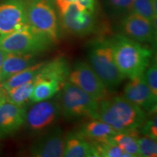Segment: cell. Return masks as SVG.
<instances>
[{
  "label": "cell",
  "instance_id": "obj_6",
  "mask_svg": "<svg viewBox=\"0 0 157 157\" xmlns=\"http://www.w3.org/2000/svg\"><path fill=\"white\" fill-rule=\"evenodd\" d=\"M26 18L31 28L54 43L59 40V20L54 0H27Z\"/></svg>",
  "mask_w": 157,
  "mask_h": 157
},
{
  "label": "cell",
  "instance_id": "obj_3",
  "mask_svg": "<svg viewBox=\"0 0 157 157\" xmlns=\"http://www.w3.org/2000/svg\"><path fill=\"white\" fill-rule=\"evenodd\" d=\"M88 61L109 92L117 89L125 78L115 63L109 38L98 39L90 43Z\"/></svg>",
  "mask_w": 157,
  "mask_h": 157
},
{
  "label": "cell",
  "instance_id": "obj_23",
  "mask_svg": "<svg viewBox=\"0 0 157 157\" xmlns=\"http://www.w3.org/2000/svg\"><path fill=\"white\" fill-rule=\"evenodd\" d=\"M34 79L5 91L6 101L17 105H25L26 103L30 101Z\"/></svg>",
  "mask_w": 157,
  "mask_h": 157
},
{
  "label": "cell",
  "instance_id": "obj_13",
  "mask_svg": "<svg viewBox=\"0 0 157 157\" xmlns=\"http://www.w3.org/2000/svg\"><path fill=\"white\" fill-rule=\"evenodd\" d=\"M63 132L59 127L50 129L43 133L32 143L29 152L35 157H60L63 156L65 147Z\"/></svg>",
  "mask_w": 157,
  "mask_h": 157
},
{
  "label": "cell",
  "instance_id": "obj_21",
  "mask_svg": "<svg viewBox=\"0 0 157 157\" xmlns=\"http://www.w3.org/2000/svg\"><path fill=\"white\" fill-rule=\"evenodd\" d=\"M138 137L137 131L135 129L128 132H117L111 139L124 152L127 153L131 157H138Z\"/></svg>",
  "mask_w": 157,
  "mask_h": 157
},
{
  "label": "cell",
  "instance_id": "obj_4",
  "mask_svg": "<svg viewBox=\"0 0 157 157\" xmlns=\"http://www.w3.org/2000/svg\"><path fill=\"white\" fill-rule=\"evenodd\" d=\"M59 102L61 115L66 120L98 117V103L79 87L67 81L61 89Z\"/></svg>",
  "mask_w": 157,
  "mask_h": 157
},
{
  "label": "cell",
  "instance_id": "obj_9",
  "mask_svg": "<svg viewBox=\"0 0 157 157\" xmlns=\"http://www.w3.org/2000/svg\"><path fill=\"white\" fill-rule=\"evenodd\" d=\"M60 115L59 102L50 99L37 102L26 111L24 125L29 132L39 134L53 124Z\"/></svg>",
  "mask_w": 157,
  "mask_h": 157
},
{
  "label": "cell",
  "instance_id": "obj_1",
  "mask_svg": "<svg viewBox=\"0 0 157 157\" xmlns=\"http://www.w3.org/2000/svg\"><path fill=\"white\" fill-rule=\"evenodd\" d=\"M109 39L115 63L124 78L143 74L153 58L152 50L121 34Z\"/></svg>",
  "mask_w": 157,
  "mask_h": 157
},
{
  "label": "cell",
  "instance_id": "obj_2",
  "mask_svg": "<svg viewBox=\"0 0 157 157\" xmlns=\"http://www.w3.org/2000/svg\"><path fill=\"white\" fill-rule=\"evenodd\" d=\"M146 117L144 110L124 97L105 98L98 103L97 119L109 124L118 132L137 129Z\"/></svg>",
  "mask_w": 157,
  "mask_h": 157
},
{
  "label": "cell",
  "instance_id": "obj_28",
  "mask_svg": "<svg viewBox=\"0 0 157 157\" xmlns=\"http://www.w3.org/2000/svg\"><path fill=\"white\" fill-rule=\"evenodd\" d=\"M151 116L146 118L142 124L139 127L140 132L143 135L150 137L156 140L157 138V120L156 112L151 113Z\"/></svg>",
  "mask_w": 157,
  "mask_h": 157
},
{
  "label": "cell",
  "instance_id": "obj_20",
  "mask_svg": "<svg viewBox=\"0 0 157 157\" xmlns=\"http://www.w3.org/2000/svg\"><path fill=\"white\" fill-rule=\"evenodd\" d=\"M44 63V62L36 63L32 66H29V67L25 68L18 73L10 76L5 81L2 82L0 84V86L5 91H7V90H10L12 88L17 87V86L27 83V82L34 79Z\"/></svg>",
  "mask_w": 157,
  "mask_h": 157
},
{
  "label": "cell",
  "instance_id": "obj_17",
  "mask_svg": "<svg viewBox=\"0 0 157 157\" xmlns=\"http://www.w3.org/2000/svg\"><path fill=\"white\" fill-rule=\"evenodd\" d=\"M70 71L71 68L68 60L63 57H58L48 63L44 62L37 75L56 80L65 84L67 82Z\"/></svg>",
  "mask_w": 157,
  "mask_h": 157
},
{
  "label": "cell",
  "instance_id": "obj_14",
  "mask_svg": "<svg viewBox=\"0 0 157 157\" xmlns=\"http://www.w3.org/2000/svg\"><path fill=\"white\" fill-rule=\"evenodd\" d=\"M25 105H17L6 101L0 105V138L14 135L24 125Z\"/></svg>",
  "mask_w": 157,
  "mask_h": 157
},
{
  "label": "cell",
  "instance_id": "obj_7",
  "mask_svg": "<svg viewBox=\"0 0 157 157\" xmlns=\"http://www.w3.org/2000/svg\"><path fill=\"white\" fill-rule=\"evenodd\" d=\"M62 28L71 34L87 36L96 28L95 12L90 11L76 2L56 5Z\"/></svg>",
  "mask_w": 157,
  "mask_h": 157
},
{
  "label": "cell",
  "instance_id": "obj_29",
  "mask_svg": "<svg viewBox=\"0 0 157 157\" xmlns=\"http://www.w3.org/2000/svg\"><path fill=\"white\" fill-rule=\"evenodd\" d=\"M6 101V93L5 90L0 86V105Z\"/></svg>",
  "mask_w": 157,
  "mask_h": 157
},
{
  "label": "cell",
  "instance_id": "obj_15",
  "mask_svg": "<svg viewBox=\"0 0 157 157\" xmlns=\"http://www.w3.org/2000/svg\"><path fill=\"white\" fill-rule=\"evenodd\" d=\"M37 56L38 55L5 52L0 69V84L14 74L38 62Z\"/></svg>",
  "mask_w": 157,
  "mask_h": 157
},
{
  "label": "cell",
  "instance_id": "obj_22",
  "mask_svg": "<svg viewBox=\"0 0 157 157\" xmlns=\"http://www.w3.org/2000/svg\"><path fill=\"white\" fill-rule=\"evenodd\" d=\"M93 149L94 156L97 157H131L113 142L112 139L90 142Z\"/></svg>",
  "mask_w": 157,
  "mask_h": 157
},
{
  "label": "cell",
  "instance_id": "obj_24",
  "mask_svg": "<svg viewBox=\"0 0 157 157\" xmlns=\"http://www.w3.org/2000/svg\"><path fill=\"white\" fill-rule=\"evenodd\" d=\"M157 0H135L131 12L146 17L156 27Z\"/></svg>",
  "mask_w": 157,
  "mask_h": 157
},
{
  "label": "cell",
  "instance_id": "obj_16",
  "mask_svg": "<svg viewBox=\"0 0 157 157\" xmlns=\"http://www.w3.org/2000/svg\"><path fill=\"white\" fill-rule=\"evenodd\" d=\"M76 132L89 142H96L111 138L118 132L109 124L100 119H92L82 124Z\"/></svg>",
  "mask_w": 157,
  "mask_h": 157
},
{
  "label": "cell",
  "instance_id": "obj_19",
  "mask_svg": "<svg viewBox=\"0 0 157 157\" xmlns=\"http://www.w3.org/2000/svg\"><path fill=\"white\" fill-rule=\"evenodd\" d=\"M63 156L93 157V146L77 132H69L65 138Z\"/></svg>",
  "mask_w": 157,
  "mask_h": 157
},
{
  "label": "cell",
  "instance_id": "obj_26",
  "mask_svg": "<svg viewBox=\"0 0 157 157\" xmlns=\"http://www.w3.org/2000/svg\"><path fill=\"white\" fill-rule=\"evenodd\" d=\"M139 156L142 157H156L157 156L156 140L151 137L143 135L138 137Z\"/></svg>",
  "mask_w": 157,
  "mask_h": 157
},
{
  "label": "cell",
  "instance_id": "obj_10",
  "mask_svg": "<svg viewBox=\"0 0 157 157\" xmlns=\"http://www.w3.org/2000/svg\"><path fill=\"white\" fill-rule=\"evenodd\" d=\"M27 0H2L0 2V39L28 25Z\"/></svg>",
  "mask_w": 157,
  "mask_h": 157
},
{
  "label": "cell",
  "instance_id": "obj_5",
  "mask_svg": "<svg viewBox=\"0 0 157 157\" xmlns=\"http://www.w3.org/2000/svg\"><path fill=\"white\" fill-rule=\"evenodd\" d=\"M55 43L29 25L0 39V49L5 52L39 55L50 50Z\"/></svg>",
  "mask_w": 157,
  "mask_h": 157
},
{
  "label": "cell",
  "instance_id": "obj_8",
  "mask_svg": "<svg viewBox=\"0 0 157 157\" xmlns=\"http://www.w3.org/2000/svg\"><path fill=\"white\" fill-rule=\"evenodd\" d=\"M68 81L79 87L98 102L107 98L109 95V90L87 62H76L71 70Z\"/></svg>",
  "mask_w": 157,
  "mask_h": 157
},
{
  "label": "cell",
  "instance_id": "obj_12",
  "mask_svg": "<svg viewBox=\"0 0 157 157\" xmlns=\"http://www.w3.org/2000/svg\"><path fill=\"white\" fill-rule=\"evenodd\" d=\"M123 97L138 105L146 112H156L157 98L146 84L143 74L129 78L124 88Z\"/></svg>",
  "mask_w": 157,
  "mask_h": 157
},
{
  "label": "cell",
  "instance_id": "obj_18",
  "mask_svg": "<svg viewBox=\"0 0 157 157\" xmlns=\"http://www.w3.org/2000/svg\"><path fill=\"white\" fill-rule=\"evenodd\" d=\"M63 86V84L56 80L36 75L34 79V85L30 98V102L34 103L50 99L60 91Z\"/></svg>",
  "mask_w": 157,
  "mask_h": 157
},
{
  "label": "cell",
  "instance_id": "obj_25",
  "mask_svg": "<svg viewBox=\"0 0 157 157\" xmlns=\"http://www.w3.org/2000/svg\"><path fill=\"white\" fill-rule=\"evenodd\" d=\"M135 0H105L108 12L113 17H123L131 13Z\"/></svg>",
  "mask_w": 157,
  "mask_h": 157
},
{
  "label": "cell",
  "instance_id": "obj_27",
  "mask_svg": "<svg viewBox=\"0 0 157 157\" xmlns=\"http://www.w3.org/2000/svg\"><path fill=\"white\" fill-rule=\"evenodd\" d=\"M151 61L148 64L144 72L143 76L146 80V84L150 88L151 91L154 94L155 97L157 98V65L156 60L151 59Z\"/></svg>",
  "mask_w": 157,
  "mask_h": 157
},
{
  "label": "cell",
  "instance_id": "obj_30",
  "mask_svg": "<svg viewBox=\"0 0 157 157\" xmlns=\"http://www.w3.org/2000/svg\"><path fill=\"white\" fill-rule=\"evenodd\" d=\"M5 52H4L3 50H2L0 49V69H1L2 65V62L4 60V58H5Z\"/></svg>",
  "mask_w": 157,
  "mask_h": 157
},
{
  "label": "cell",
  "instance_id": "obj_11",
  "mask_svg": "<svg viewBox=\"0 0 157 157\" xmlns=\"http://www.w3.org/2000/svg\"><path fill=\"white\" fill-rule=\"evenodd\" d=\"M121 34L140 43L156 44V27L146 19L135 13H131L121 17L119 23Z\"/></svg>",
  "mask_w": 157,
  "mask_h": 157
}]
</instances>
